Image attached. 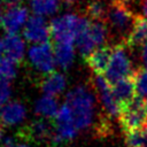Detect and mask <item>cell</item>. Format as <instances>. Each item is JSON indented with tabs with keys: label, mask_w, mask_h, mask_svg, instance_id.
I'll list each match as a JSON object with an SVG mask.
<instances>
[{
	"label": "cell",
	"mask_w": 147,
	"mask_h": 147,
	"mask_svg": "<svg viewBox=\"0 0 147 147\" xmlns=\"http://www.w3.org/2000/svg\"><path fill=\"white\" fill-rule=\"evenodd\" d=\"M90 24L91 22L85 16L77 14H64L52 20L49 24L51 36L55 42H75L77 38L88 29Z\"/></svg>",
	"instance_id": "7a4b0ae2"
},
{
	"label": "cell",
	"mask_w": 147,
	"mask_h": 147,
	"mask_svg": "<svg viewBox=\"0 0 147 147\" xmlns=\"http://www.w3.org/2000/svg\"><path fill=\"white\" fill-rule=\"evenodd\" d=\"M132 77L134 80L137 95L142 98L144 100H147V67L137 69L133 72Z\"/></svg>",
	"instance_id": "603a6c76"
},
{
	"label": "cell",
	"mask_w": 147,
	"mask_h": 147,
	"mask_svg": "<svg viewBox=\"0 0 147 147\" xmlns=\"http://www.w3.org/2000/svg\"><path fill=\"white\" fill-rule=\"evenodd\" d=\"M111 87H113L114 95H115L116 100L119 102V105L122 106V108L125 105H127L130 101H132L133 98L137 95L134 80H133L132 76L123 78V79L114 83L111 85Z\"/></svg>",
	"instance_id": "2e32d148"
},
{
	"label": "cell",
	"mask_w": 147,
	"mask_h": 147,
	"mask_svg": "<svg viewBox=\"0 0 147 147\" xmlns=\"http://www.w3.org/2000/svg\"><path fill=\"white\" fill-rule=\"evenodd\" d=\"M30 6L34 15L49 16L59 10L60 0H31Z\"/></svg>",
	"instance_id": "ffe728a7"
},
{
	"label": "cell",
	"mask_w": 147,
	"mask_h": 147,
	"mask_svg": "<svg viewBox=\"0 0 147 147\" xmlns=\"http://www.w3.org/2000/svg\"><path fill=\"white\" fill-rule=\"evenodd\" d=\"M64 105L68 106L78 130H86L92 125L95 115V99L87 86L78 85L70 90Z\"/></svg>",
	"instance_id": "6da1fadb"
},
{
	"label": "cell",
	"mask_w": 147,
	"mask_h": 147,
	"mask_svg": "<svg viewBox=\"0 0 147 147\" xmlns=\"http://www.w3.org/2000/svg\"><path fill=\"white\" fill-rule=\"evenodd\" d=\"M16 62L8 57L0 59V79L9 82L16 77Z\"/></svg>",
	"instance_id": "d4e9b609"
},
{
	"label": "cell",
	"mask_w": 147,
	"mask_h": 147,
	"mask_svg": "<svg viewBox=\"0 0 147 147\" xmlns=\"http://www.w3.org/2000/svg\"><path fill=\"white\" fill-rule=\"evenodd\" d=\"M28 60L37 71L46 75L53 72L56 64L54 48L48 41L32 45L28 51Z\"/></svg>",
	"instance_id": "52a82bcc"
},
{
	"label": "cell",
	"mask_w": 147,
	"mask_h": 147,
	"mask_svg": "<svg viewBox=\"0 0 147 147\" xmlns=\"http://www.w3.org/2000/svg\"><path fill=\"white\" fill-rule=\"evenodd\" d=\"M114 1H119V2H123V3H125V5H127V3H130V2H132L133 0H114Z\"/></svg>",
	"instance_id": "d6a6232c"
},
{
	"label": "cell",
	"mask_w": 147,
	"mask_h": 147,
	"mask_svg": "<svg viewBox=\"0 0 147 147\" xmlns=\"http://www.w3.org/2000/svg\"><path fill=\"white\" fill-rule=\"evenodd\" d=\"M106 20L111 30L117 34H121L125 41L133 28L136 16L129 9L127 5L119 1H114L108 7Z\"/></svg>",
	"instance_id": "5b68a950"
},
{
	"label": "cell",
	"mask_w": 147,
	"mask_h": 147,
	"mask_svg": "<svg viewBox=\"0 0 147 147\" xmlns=\"http://www.w3.org/2000/svg\"><path fill=\"white\" fill-rule=\"evenodd\" d=\"M142 11L147 17V0H144V2H142Z\"/></svg>",
	"instance_id": "f546056e"
},
{
	"label": "cell",
	"mask_w": 147,
	"mask_h": 147,
	"mask_svg": "<svg viewBox=\"0 0 147 147\" xmlns=\"http://www.w3.org/2000/svg\"><path fill=\"white\" fill-rule=\"evenodd\" d=\"M2 16H3V13H2V7H1V3H0V23L2 21Z\"/></svg>",
	"instance_id": "e575fe53"
},
{
	"label": "cell",
	"mask_w": 147,
	"mask_h": 147,
	"mask_svg": "<svg viewBox=\"0 0 147 147\" xmlns=\"http://www.w3.org/2000/svg\"><path fill=\"white\" fill-rule=\"evenodd\" d=\"M126 47L127 46L124 42L117 44L113 47L110 62L105 72V78L110 85L123 78L132 76L134 72L132 71V62L126 51Z\"/></svg>",
	"instance_id": "3957f363"
},
{
	"label": "cell",
	"mask_w": 147,
	"mask_h": 147,
	"mask_svg": "<svg viewBox=\"0 0 147 147\" xmlns=\"http://www.w3.org/2000/svg\"><path fill=\"white\" fill-rule=\"evenodd\" d=\"M77 0H64V2L65 3H68V5H72V3H75Z\"/></svg>",
	"instance_id": "836d02e7"
},
{
	"label": "cell",
	"mask_w": 147,
	"mask_h": 147,
	"mask_svg": "<svg viewBox=\"0 0 147 147\" xmlns=\"http://www.w3.org/2000/svg\"><path fill=\"white\" fill-rule=\"evenodd\" d=\"M29 20L28 8L22 3L8 6L2 16L1 26L7 33H16L23 29Z\"/></svg>",
	"instance_id": "9c48e42d"
},
{
	"label": "cell",
	"mask_w": 147,
	"mask_h": 147,
	"mask_svg": "<svg viewBox=\"0 0 147 147\" xmlns=\"http://www.w3.org/2000/svg\"><path fill=\"white\" fill-rule=\"evenodd\" d=\"M111 54H113V47L102 46L94 49L86 57V62L88 67L93 70L94 75H102L106 72L108 64L110 62Z\"/></svg>",
	"instance_id": "7c38bea8"
},
{
	"label": "cell",
	"mask_w": 147,
	"mask_h": 147,
	"mask_svg": "<svg viewBox=\"0 0 147 147\" xmlns=\"http://www.w3.org/2000/svg\"><path fill=\"white\" fill-rule=\"evenodd\" d=\"M107 11L108 8H106V6L99 0H93L88 2V5L86 6V14L88 15V17H91L94 21L106 20Z\"/></svg>",
	"instance_id": "cb8c5ba5"
},
{
	"label": "cell",
	"mask_w": 147,
	"mask_h": 147,
	"mask_svg": "<svg viewBox=\"0 0 147 147\" xmlns=\"http://www.w3.org/2000/svg\"><path fill=\"white\" fill-rule=\"evenodd\" d=\"M124 44L130 48H138L147 45V17L141 15L136 16L133 28Z\"/></svg>",
	"instance_id": "4fadbf2b"
},
{
	"label": "cell",
	"mask_w": 147,
	"mask_h": 147,
	"mask_svg": "<svg viewBox=\"0 0 147 147\" xmlns=\"http://www.w3.org/2000/svg\"><path fill=\"white\" fill-rule=\"evenodd\" d=\"M78 129L75 124L72 115L67 105H62L55 116V126L52 136V142L55 147L62 146L71 140H74L78 133Z\"/></svg>",
	"instance_id": "8992f818"
},
{
	"label": "cell",
	"mask_w": 147,
	"mask_h": 147,
	"mask_svg": "<svg viewBox=\"0 0 147 147\" xmlns=\"http://www.w3.org/2000/svg\"><path fill=\"white\" fill-rule=\"evenodd\" d=\"M40 87H41V91L44 92V94L56 96L65 90L67 78L64 77L63 74L53 71L51 74H47L42 78V80L40 83Z\"/></svg>",
	"instance_id": "e0dca14e"
},
{
	"label": "cell",
	"mask_w": 147,
	"mask_h": 147,
	"mask_svg": "<svg viewBox=\"0 0 147 147\" xmlns=\"http://www.w3.org/2000/svg\"><path fill=\"white\" fill-rule=\"evenodd\" d=\"M119 124L123 131L130 132L147 125V110L146 100L136 95L132 101L125 105L118 116Z\"/></svg>",
	"instance_id": "277c9868"
},
{
	"label": "cell",
	"mask_w": 147,
	"mask_h": 147,
	"mask_svg": "<svg viewBox=\"0 0 147 147\" xmlns=\"http://www.w3.org/2000/svg\"><path fill=\"white\" fill-rule=\"evenodd\" d=\"M142 60H144L145 65L147 67V45H145L142 48Z\"/></svg>",
	"instance_id": "83f0119b"
},
{
	"label": "cell",
	"mask_w": 147,
	"mask_h": 147,
	"mask_svg": "<svg viewBox=\"0 0 147 147\" xmlns=\"http://www.w3.org/2000/svg\"><path fill=\"white\" fill-rule=\"evenodd\" d=\"M2 140H3V129L0 125V141H2Z\"/></svg>",
	"instance_id": "4dcf8cb0"
},
{
	"label": "cell",
	"mask_w": 147,
	"mask_h": 147,
	"mask_svg": "<svg viewBox=\"0 0 147 147\" xmlns=\"http://www.w3.org/2000/svg\"><path fill=\"white\" fill-rule=\"evenodd\" d=\"M26 117V109L20 101H8L0 111V122L5 126L21 124Z\"/></svg>",
	"instance_id": "8fae6325"
},
{
	"label": "cell",
	"mask_w": 147,
	"mask_h": 147,
	"mask_svg": "<svg viewBox=\"0 0 147 147\" xmlns=\"http://www.w3.org/2000/svg\"><path fill=\"white\" fill-rule=\"evenodd\" d=\"M10 94H11V88H10L9 83L7 80L0 79V111L2 107L8 102Z\"/></svg>",
	"instance_id": "484cf974"
},
{
	"label": "cell",
	"mask_w": 147,
	"mask_h": 147,
	"mask_svg": "<svg viewBox=\"0 0 147 147\" xmlns=\"http://www.w3.org/2000/svg\"><path fill=\"white\" fill-rule=\"evenodd\" d=\"M127 147H147V125L125 133Z\"/></svg>",
	"instance_id": "44dd1931"
},
{
	"label": "cell",
	"mask_w": 147,
	"mask_h": 147,
	"mask_svg": "<svg viewBox=\"0 0 147 147\" xmlns=\"http://www.w3.org/2000/svg\"><path fill=\"white\" fill-rule=\"evenodd\" d=\"M88 33L92 37L95 45L98 47H101V45L105 44L108 37V26L102 21H94L88 26Z\"/></svg>",
	"instance_id": "7402d4cb"
},
{
	"label": "cell",
	"mask_w": 147,
	"mask_h": 147,
	"mask_svg": "<svg viewBox=\"0 0 147 147\" xmlns=\"http://www.w3.org/2000/svg\"><path fill=\"white\" fill-rule=\"evenodd\" d=\"M93 85H94V90H95V92L99 96V100L102 103V107L106 110L107 115L110 117L119 116L122 106L116 100L114 92H113V87L107 82V79L105 77H102V75H95L94 79H93Z\"/></svg>",
	"instance_id": "ba28073f"
},
{
	"label": "cell",
	"mask_w": 147,
	"mask_h": 147,
	"mask_svg": "<svg viewBox=\"0 0 147 147\" xmlns=\"http://www.w3.org/2000/svg\"><path fill=\"white\" fill-rule=\"evenodd\" d=\"M2 142V146L1 147H16V141L14 138L11 137H7V138H3V140L1 141Z\"/></svg>",
	"instance_id": "4316f807"
},
{
	"label": "cell",
	"mask_w": 147,
	"mask_h": 147,
	"mask_svg": "<svg viewBox=\"0 0 147 147\" xmlns=\"http://www.w3.org/2000/svg\"><path fill=\"white\" fill-rule=\"evenodd\" d=\"M5 53V49H3V39L0 37V59H1V55Z\"/></svg>",
	"instance_id": "f1b7e54d"
},
{
	"label": "cell",
	"mask_w": 147,
	"mask_h": 147,
	"mask_svg": "<svg viewBox=\"0 0 147 147\" xmlns=\"http://www.w3.org/2000/svg\"><path fill=\"white\" fill-rule=\"evenodd\" d=\"M3 49L6 57L17 63L23 60L25 53V42L17 33H7L3 38Z\"/></svg>",
	"instance_id": "9a60e30c"
},
{
	"label": "cell",
	"mask_w": 147,
	"mask_h": 147,
	"mask_svg": "<svg viewBox=\"0 0 147 147\" xmlns=\"http://www.w3.org/2000/svg\"><path fill=\"white\" fill-rule=\"evenodd\" d=\"M16 147H33L31 145H28V144H17Z\"/></svg>",
	"instance_id": "1f68e13d"
},
{
	"label": "cell",
	"mask_w": 147,
	"mask_h": 147,
	"mask_svg": "<svg viewBox=\"0 0 147 147\" xmlns=\"http://www.w3.org/2000/svg\"><path fill=\"white\" fill-rule=\"evenodd\" d=\"M59 103L55 96L44 94L34 102V113L41 118H53L59 113Z\"/></svg>",
	"instance_id": "d6986e66"
},
{
	"label": "cell",
	"mask_w": 147,
	"mask_h": 147,
	"mask_svg": "<svg viewBox=\"0 0 147 147\" xmlns=\"http://www.w3.org/2000/svg\"><path fill=\"white\" fill-rule=\"evenodd\" d=\"M146 110H147V100H146Z\"/></svg>",
	"instance_id": "d590c367"
},
{
	"label": "cell",
	"mask_w": 147,
	"mask_h": 147,
	"mask_svg": "<svg viewBox=\"0 0 147 147\" xmlns=\"http://www.w3.org/2000/svg\"><path fill=\"white\" fill-rule=\"evenodd\" d=\"M54 127L46 118H38L32 121L26 127L24 136L33 141H45L52 139Z\"/></svg>",
	"instance_id": "5bb4252c"
},
{
	"label": "cell",
	"mask_w": 147,
	"mask_h": 147,
	"mask_svg": "<svg viewBox=\"0 0 147 147\" xmlns=\"http://www.w3.org/2000/svg\"><path fill=\"white\" fill-rule=\"evenodd\" d=\"M54 53H55L56 64L59 67H61L62 69H68L72 65L75 60L74 42H69V41L55 42Z\"/></svg>",
	"instance_id": "ac0fdd59"
},
{
	"label": "cell",
	"mask_w": 147,
	"mask_h": 147,
	"mask_svg": "<svg viewBox=\"0 0 147 147\" xmlns=\"http://www.w3.org/2000/svg\"><path fill=\"white\" fill-rule=\"evenodd\" d=\"M51 34V28L44 20V16L33 15L29 17L25 26L23 28V36L25 40L33 44L47 41Z\"/></svg>",
	"instance_id": "30bf717a"
}]
</instances>
